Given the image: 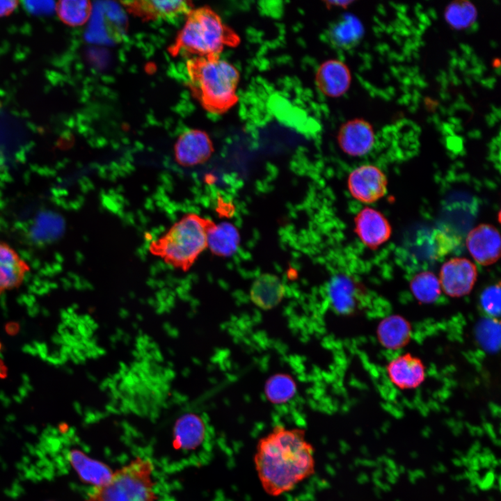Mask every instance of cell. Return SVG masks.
Masks as SVG:
<instances>
[{
    "label": "cell",
    "instance_id": "cell-1",
    "mask_svg": "<svg viewBox=\"0 0 501 501\" xmlns=\"http://www.w3.org/2000/svg\"><path fill=\"white\" fill-rule=\"evenodd\" d=\"M314 453L304 430L273 427L259 440L254 456L263 489L273 496L293 489L314 473Z\"/></svg>",
    "mask_w": 501,
    "mask_h": 501
},
{
    "label": "cell",
    "instance_id": "cell-2",
    "mask_svg": "<svg viewBox=\"0 0 501 501\" xmlns=\"http://www.w3.org/2000/svg\"><path fill=\"white\" fill-rule=\"evenodd\" d=\"M186 68L192 95L208 112L222 114L237 102L239 71L219 55L192 57Z\"/></svg>",
    "mask_w": 501,
    "mask_h": 501
},
{
    "label": "cell",
    "instance_id": "cell-3",
    "mask_svg": "<svg viewBox=\"0 0 501 501\" xmlns=\"http://www.w3.org/2000/svg\"><path fill=\"white\" fill-rule=\"evenodd\" d=\"M239 42V35L214 10L209 6H202L192 10L186 17L168 51L173 56L181 54L216 56L225 47H236Z\"/></svg>",
    "mask_w": 501,
    "mask_h": 501
},
{
    "label": "cell",
    "instance_id": "cell-4",
    "mask_svg": "<svg viewBox=\"0 0 501 501\" xmlns=\"http://www.w3.org/2000/svg\"><path fill=\"white\" fill-rule=\"evenodd\" d=\"M214 223L195 213L185 214L164 234L152 241L149 250L168 264L187 271L207 248V233Z\"/></svg>",
    "mask_w": 501,
    "mask_h": 501
},
{
    "label": "cell",
    "instance_id": "cell-5",
    "mask_svg": "<svg viewBox=\"0 0 501 501\" xmlns=\"http://www.w3.org/2000/svg\"><path fill=\"white\" fill-rule=\"evenodd\" d=\"M153 470L150 459L136 457L113 472L106 483L92 487L86 501H154Z\"/></svg>",
    "mask_w": 501,
    "mask_h": 501
},
{
    "label": "cell",
    "instance_id": "cell-6",
    "mask_svg": "<svg viewBox=\"0 0 501 501\" xmlns=\"http://www.w3.org/2000/svg\"><path fill=\"white\" fill-rule=\"evenodd\" d=\"M475 263L466 257H453L441 266L438 280L442 292L452 298L469 294L477 279Z\"/></svg>",
    "mask_w": 501,
    "mask_h": 501
},
{
    "label": "cell",
    "instance_id": "cell-7",
    "mask_svg": "<svg viewBox=\"0 0 501 501\" xmlns=\"http://www.w3.org/2000/svg\"><path fill=\"white\" fill-rule=\"evenodd\" d=\"M347 186L351 195L359 202L371 204L382 198L387 193L388 179L377 166L363 164L349 175Z\"/></svg>",
    "mask_w": 501,
    "mask_h": 501
},
{
    "label": "cell",
    "instance_id": "cell-8",
    "mask_svg": "<svg viewBox=\"0 0 501 501\" xmlns=\"http://www.w3.org/2000/svg\"><path fill=\"white\" fill-rule=\"evenodd\" d=\"M127 10L144 20H161L175 23L192 11L189 1L137 0L122 1Z\"/></svg>",
    "mask_w": 501,
    "mask_h": 501
},
{
    "label": "cell",
    "instance_id": "cell-9",
    "mask_svg": "<svg viewBox=\"0 0 501 501\" xmlns=\"http://www.w3.org/2000/svg\"><path fill=\"white\" fill-rule=\"evenodd\" d=\"M466 243L474 260L482 266L491 265L500 257V232L491 224L482 223L472 228L467 235Z\"/></svg>",
    "mask_w": 501,
    "mask_h": 501
},
{
    "label": "cell",
    "instance_id": "cell-10",
    "mask_svg": "<svg viewBox=\"0 0 501 501\" xmlns=\"http://www.w3.org/2000/svg\"><path fill=\"white\" fill-rule=\"evenodd\" d=\"M213 152V144L208 134L194 129H188L180 134L174 148L176 161L184 167L205 163Z\"/></svg>",
    "mask_w": 501,
    "mask_h": 501
},
{
    "label": "cell",
    "instance_id": "cell-11",
    "mask_svg": "<svg viewBox=\"0 0 501 501\" xmlns=\"http://www.w3.org/2000/svg\"><path fill=\"white\" fill-rule=\"evenodd\" d=\"M354 230L364 245L376 249L389 240L392 227L386 217L374 208L365 207L355 216Z\"/></svg>",
    "mask_w": 501,
    "mask_h": 501
},
{
    "label": "cell",
    "instance_id": "cell-12",
    "mask_svg": "<svg viewBox=\"0 0 501 501\" xmlns=\"http://www.w3.org/2000/svg\"><path fill=\"white\" fill-rule=\"evenodd\" d=\"M362 287L350 276L340 273L328 282L327 296L333 310L340 315L355 313L360 307Z\"/></svg>",
    "mask_w": 501,
    "mask_h": 501
},
{
    "label": "cell",
    "instance_id": "cell-13",
    "mask_svg": "<svg viewBox=\"0 0 501 501\" xmlns=\"http://www.w3.org/2000/svg\"><path fill=\"white\" fill-rule=\"evenodd\" d=\"M337 142L341 150L352 157L367 154L375 143V133L372 125L363 118H354L344 123L337 134Z\"/></svg>",
    "mask_w": 501,
    "mask_h": 501
},
{
    "label": "cell",
    "instance_id": "cell-14",
    "mask_svg": "<svg viewBox=\"0 0 501 501\" xmlns=\"http://www.w3.org/2000/svg\"><path fill=\"white\" fill-rule=\"evenodd\" d=\"M385 369L390 381L401 390L415 389L426 378L424 363L411 353H404L392 358Z\"/></svg>",
    "mask_w": 501,
    "mask_h": 501
},
{
    "label": "cell",
    "instance_id": "cell-15",
    "mask_svg": "<svg viewBox=\"0 0 501 501\" xmlns=\"http://www.w3.org/2000/svg\"><path fill=\"white\" fill-rule=\"evenodd\" d=\"M315 81L318 89L323 94L337 97L344 94L349 88L351 75L344 63L331 59L324 62L319 67Z\"/></svg>",
    "mask_w": 501,
    "mask_h": 501
},
{
    "label": "cell",
    "instance_id": "cell-16",
    "mask_svg": "<svg viewBox=\"0 0 501 501\" xmlns=\"http://www.w3.org/2000/svg\"><path fill=\"white\" fill-rule=\"evenodd\" d=\"M30 267L7 243L0 240V294L20 286Z\"/></svg>",
    "mask_w": 501,
    "mask_h": 501
},
{
    "label": "cell",
    "instance_id": "cell-17",
    "mask_svg": "<svg viewBox=\"0 0 501 501\" xmlns=\"http://www.w3.org/2000/svg\"><path fill=\"white\" fill-rule=\"evenodd\" d=\"M379 344L388 350H399L411 340L413 329L411 323L403 316L390 315L382 319L376 327Z\"/></svg>",
    "mask_w": 501,
    "mask_h": 501
},
{
    "label": "cell",
    "instance_id": "cell-18",
    "mask_svg": "<svg viewBox=\"0 0 501 501\" xmlns=\"http://www.w3.org/2000/svg\"><path fill=\"white\" fill-rule=\"evenodd\" d=\"M285 292V285L278 276L264 273L253 282L249 295L255 305L264 310H269L280 303Z\"/></svg>",
    "mask_w": 501,
    "mask_h": 501
},
{
    "label": "cell",
    "instance_id": "cell-19",
    "mask_svg": "<svg viewBox=\"0 0 501 501\" xmlns=\"http://www.w3.org/2000/svg\"><path fill=\"white\" fill-rule=\"evenodd\" d=\"M67 460L79 479L93 487L106 483L113 471L104 463L88 456L78 449H71L67 452Z\"/></svg>",
    "mask_w": 501,
    "mask_h": 501
},
{
    "label": "cell",
    "instance_id": "cell-20",
    "mask_svg": "<svg viewBox=\"0 0 501 501\" xmlns=\"http://www.w3.org/2000/svg\"><path fill=\"white\" fill-rule=\"evenodd\" d=\"M327 35L333 47L347 50L355 47L361 41L364 27L355 15L344 14L331 24Z\"/></svg>",
    "mask_w": 501,
    "mask_h": 501
},
{
    "label": "cell",
    "instance_id": "cell-21",
    "mask_svg": "<svg viewBox=\"0 0 501 501\" xmlns=\"http://www.w3.org/2000/svg\"><path fill=\"white\" fill-rule=\"evenodd\" d=\"M205 435L206 427L202 419L196 414L186 413L175 424L173 445L179 449L193 450L203 443Z\"/></svg>",
    "mask_w": 501,
    "mask_h": 501
},
{
    "label": "cell",
    "instance_id": "cell-22",
    "mask_svg": "<svg viewBox=\"0 0 501 501\" xmlns=\"http://www.w3.org/2000/svg\"><path fill=\"white\" fill-rule=\"evenodd\" d=\"M240 234L231 223H214L207 233V245L210 251L219 257H230L239 248Z\"/></svg>",
    "mask_w": 501,
    "mask_h": 501
},
{
    "label": "cell",
    "instance_id": "cell-23",
    "mask_svg": "<svg viewBox=\"0 0 501 501\" xmlns=\"http://www.w3.org/2000/svg\"><path fill=\"white\" fill-rule=\"evenodd\" d=\"M409 287L414 298L422 304L434 303L442 292L438 278L429 271L415 274L411 280Z\"/></svg>",
    "mask_w": 501,
    "mask_h": 501
},
{
    "label": "cell",
    "instance_id": "cell-24",
    "mask_svg": "<svg viewBox=\"0 0 501 501\" xmlns=\"http://www.w3.org/2000/svg\"><path fill=\"white\" fill-rule=\"evenodd\" d=\"M296 383L289 374L277 373L270 376L264 385L267 399L273 404H285L296 392Z\"/></svg>",
    "mask_w": 501,
    "mask_h": 501
},
{
    "label": "cell",
    "instance_id": "cell-25",
    "mask_svg": "<svg viewBox=\"0 0 501 501\" xmlns=\"http://www.w3.org/2000/svg\"><path fill=\"white\" fill-rule=\"evenodd\" d=\"M477 15L475 6L466 0L452 1L446 6L444 12L446 22L455 29L470 27L476 21Z\"/></svg>",
    "mask_w": 501,
    "mask_h": 501
},
{
    "label": "cell",
    "instance_id": "cell-26",
    "mask_svg": "<svg viewBox=\"0 0 501 501\" xmlns=\"http://www.w3.org/2000/svg\"><path fill=\"white\" fill-rule=\"evenodd\" d=\"M56 10L63 23L77 26L88 21L92 12V5L88 1L65 0L58 2Z\"/></svg>",
    "mask_w": 501,
    "mask_h": 501
},
{
    "label": "cell",
    "instance_id": "cell-27",
    "mask_svg": "<svg viewBox=\"0 0 501 501\" xmlns=\"http://www.w3.org/2000/svg\"><path fill=\"white\" fill-rule=\"evenodd\" d=\"M500 324L498 319L488 317L482 319L477 326L476 337L486 350L495 351L500 347Z\"/></svg>",
    "mask_w": 501,
    "mask_h": 501
},
{
    "label": "cell",
    "instance_id": "cell-28",
    "mask_svg": "<svg viewBox=\"0 0 501 501\" xmlns=\"http://www.w3.org/2000/svg\"><path fill=\"white\" fill-rule=\"evenodd\" d=\"M459 244L456 235L447 230L435 229L430 237L431 254L434 259L443 257L450 253Z\"/></svg>",
    "mask_w": 501,
    "mask_h": 501
},
{
    "label": "cell",
    "instance_id": "cell-29",
    "mask_svg": "<svg viewBox=\"0 0 501 501\" xmlns=\"http://www.w3.org/2000/svg\"><path fill=\"white\" fill-rule=\"evenodd\" d=\"M479 305L485 314L498 319L500 315V283L486 287L479 296Z\"/></svg>",
    "mask_w": 501,
    "mask_h": 501
},
{
    "label": "cell",
    "instance_id": "cell-30",
    "mask_svg": "<svg viewBox=\"0 0 501 501\" xmlns=\"http://www.w3.org/2000/svg\"><path fill=\"white\" fill-rule=\"evenodd\" d=\"M17 3V1H0V17L10 15L15 10Z\"/></svg>",
    "mask_w": 501,
    "mask_h": 501
},
{
    "label": "cell",
    "instance_id": "cell-31",
    "mask_svg": "<svg viewBox=\"0 0 501 501\" xmlns=\"http://www.w3.org/2000/svg\"><path fill=\"white\" fill-rule=\"evenodd\" d=\"M352 2H353L352 1H325L326 4L328 7L335 6V7H341V8H347Z\"/></svg>",
    "mask_w": 501,
    "mask_h": 501
},
{
    "label": "cell",
    "instance_id": "cell-32",
    "mask_svg": "<svg viewBox=\"0 0 501 501\" xmlns=\"http://www.w3.org/2000/svg\"><path fill=\"white\" fill-rule=\"evenodd\" d=\"M4 373V367L3 366L2 362L0 360V376L1 374Z\"/></svg>",
    "mask_w": 501,
    "mask_h": 501
}]
</instances>
